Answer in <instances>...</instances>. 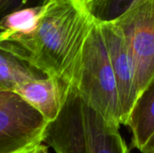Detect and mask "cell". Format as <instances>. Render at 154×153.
Returning <instances> with one entry per match:
<instances>
[{
    "mask_svg": "<svg viewBox=\"0 0 154 153\" xmlns=\"http://www.w3.org/2000/svg\"><path fill=\"white\" fill-rule=\"evenodd\" d=\"M43 5L13 11L0 19V43L14 37L31 32L37 26Z\"/></svg>",
    "mask_w": 154,
    "mask_h": 153,
    "instance_id": "cell-10",
    "label": "cell"
},
{
    "mask_svg": "<svg viewBox=\"0 0 154 153\" xmlns=\"http://www.w3.org/2000/svg\"><path fill=\"white\" fill-rule=\"evenodd\" d=\"M47 124L16 92L0 89V153H17L43 143Z\"/></svg>",
    "mask_w": 154,
    "mask_h": 153,
    "instance_id": "cell-5",
    "label": "cell"
},
{
    "mask_svg": "<svg viewBox=\"0 0 154 153\" xmlns=\"http://www.w3.org/2000/svg\"><path fill=\"white\" fill-rule=\"evenodd\" d=\"M41 145V144H40ZM39 146V145H38ZM38 146H33V147H31V148H28V149H25L22 151H19L17 153H37V149H38Z\"/></svg>",
    "mask_w": 154,
    "mask_h": 153,
    "instance_id": "cell-15",
    "label": "cell"
},
{
    "mask_svg": "<svg viewBox=\"0 0 154 153\" xmlns=\"http://www.w3.org/2000/svg\"><path fill=\"white\" fill-rule=\"evenodd\" d=\"M139 0H92L87 5L93 18L100 23H112L124 15Z\"/></svg>",
    "mask_w": 154,
    "mask_h": 153,
    "instance_id": "cell-11",
    "label": "cell"
},
{
    "mask_svg": "<svg viewBox=\"0 0 154 153\" xmlns=\"http://www.w3.org/2000/svg\"><path fill=\"white\" fill-rule=\"evenodd\" d=\"M43 143L56 153H130L119 128L107 123L72 86L58 117L47 124Z\"/></svg>",
    "mask_w": 154,
    "mask_h": 153,
    "instance_id": "cell-2",
    "label": "cell"
},
{
    "mask_svg": "<svg viewBox=\"0 0 154 153\" xmlns=\"http://www.w3.org/2000/svg\"><path fill=\"white\" fill-rule=\"evenodd\" d=\"M82 1H83V2H84V3H85L86 5H88V3H90V2H91L92 0H82Z\"/></svg>",
    "mask_w": 154,
    "mask_h": 153,
    "instance_id": "cell-16",
    "label": "cell"
},
{
    "mask_svg": "<svg viewBox=\"0 0 154 153\" xmlns=\"http://www.w3.org/2000/svg\"><path fill=\"white\" fill-rule=\"evenodd\" d=\"M125 125L132 134V146L141 151L154 135V82L137 98Z\"/></svg>",
    "mask_w": 154,
    "mask_h": 153,
    "instance_id": "cell-8",
    "label": "cell"
},
{
    "mask_svg": "<svg viewBox=\"0 0 154 153\" xmlns=\"http://www.w3.org/2000/svg\"><path fill=\"white\" fill-rule=\"evenodd\" d=\"M100 25L116 80L122 124L125 125L138 98L135 87L134 61L124 35L116 24L115 23H100Z\"/></svg>",
    "mask_w": 154,
    "mask_h": 153,
    "instance_id": "cell-6",
    "label": "cell"
},
{
    "mask_svg": "<svg viewBox=\"0 0 154 153\" xmlns=\"http://www.w3.org/2000/svg\"><path fill=\"white\" fill-rule=\"evenodd\" d=\"M43 0H1L0 5L6 11H14L25 7L42 5Z\"/></svg>",
    "mask_w": 154,
    "mask_h": 153,
    "instance_id": "cell-12",
    "label": "cell"
},
{
    "mask_svg": "<svg viewBox=\"0 0 154 153\" xmlns=\"http://www.w3.org/2000/svg\"><path fill=\"white\" fill-rule=\"evenodd\" d=\"M35 29L0 44L14 50L46 76L73 86L86 39L95 23L82 0H43Z\"/></svg>",
    "mask_w": 154,
    "mask_h": 153,
    "instance_id": "cell-1",
    "label": "cell"
},
{
    "mask_svg": "<svg viewBox=\"0 0 154 153\" xmlns=\"http://www.w3.org/2000/svg\"><path fill=\"white\" fill-rule=\"evenodd\" d=\"M85 102L107 123L120 128L117 85L100 23H95L83 46L73 86Z\"/></svg>",
    "mask_w": 154,
    "mask_h": 153,
    "instance_id": "cell-3",
    "label": "cell"
},
{
    "mask_svg": "<svg viewBox=\"0 0 154 153\" xmlns=\"http://www.w3.org/2000/svg\"><path fill=\"white\" fill-rule=\"evenodd\" d=\"M48 77L25 58L0 44V89L14 91L21 84L35 78Z\"/></svg>",
    "mask_w": 154,
    "mask_h": 153,
    "instance_id": "cell-9",
    "label": "cell"
},
{
    "mask_svg": "<svg viewBox=\"0 0 154 153\" xmlns=\"http://www.w3.org/2000/svg\"><path fill=\"white\" fill-rule=\"evenodd\" d=\"M141 153H154V135L147 142L144 148L140 151Z\"/></svg>",
    "mask_w": 154,
    "mask_h": 153,
    "instance_id": "cell-13",
    "label": "cell"
},
{
    "mask_svg": "<svg viewBox=\"0 0 154 153\" xmlns=\"http://www.w3.org/2000/svg\"><path fill=\"white\" fill-rule=\"evenodd\" d=\"M0 1H1V0H0Z\"/></svg>",
    "mask_w": 154,
    "mask_h": 153,
    "instance_id": "cell-17",
    "label": "cell"
},
{
    "mask_svg": "<svg viewBox=\"0 0 154 153\" xmlns=\"http://www.w3.org/2000/svg\"><path fill=\"white\" fill-rule=\"evenodd\" d=\"M37 153H49V151H48V146H46V145H44L43 143H42L41 145H39V146H38Z\"/></svg>",
    "mask_w": 154,
    "mask_h": 153,
    "instance_id": "cell-14",
    "label": "cell"
},
{
    "mask_svg": "<svg viewBox=\"0 0 154 153\" xmlns=\"http://www.w3.org/2000/svg\"><path fill=\"white\" fill-rule=\"evenodd\" d=\"M69 87L54 78L44 77L21 84L14 92L49 124L58 117Z\"/></svg>",
    "mask_w": 154,
    "mask_h": 153,
    "instance_id": "cell-7",
    "label": "cell"
},
{
    "mask_svg": "<svg viewBox=\"0 0 154 153\" xmlns=\"http://www.w3.org/2000/svg\"><path fill=\"white\" fill-rule=\"evenodd\" d=\"M135 65L138 97L154 82V0L137 1L116 21Z\"/></svg>",
    "mask_w": 154,
    "mask_h": 153,
    "instance_id": "cell-4",
    "label": "cell"
}]
</instances>
